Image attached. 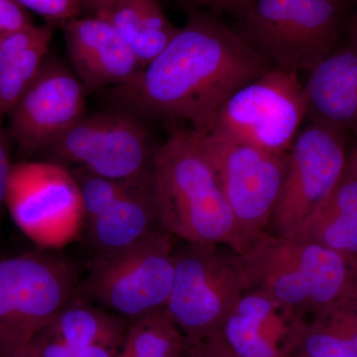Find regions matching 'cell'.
<instances>
[{"label": "cell", "mask_w": 357, "mask_h": 357, "mask_svg": "<svg viewBox=\"0 0 357 357\" xmlns=\"http://www.w3.org/2000/svg\"><path fill=\"white\" fill-rule=\"evenodd\" d=\"M294 357H357V302L351 296L301 319Z\"/></svg>", "instance_id": "22"}, {"label": "cell", "mask_w": 357, "mask_h": 357, "mask_svg": "<svg viewBox=\"0 0 357 357\" xmlns=\"http://www.w3.org/2000/svg\"><path fill=\"white\" fill-rule=\"evenodd\" d=\"M107 18L146 67L176 36L178 28L167 17L159 0H117Z\"/></svg>", "instance_id": "21"}, {"label": "cell", "mask_w": 357, "mask_h": 357, "mask_svg": "<svg viewBox=\"0 0 357 357\" xmlns=\"http://www.w3.org/2000/svg\"><path fill=\"white\" fill-rule=\"evenodd\" d=\"M24 9L53 22H68L79 16L83 0H14Z\"/></svg>", "instance_id": "25"}, {"label": "cell", "mask_w": 357, "mask_h": 357, "mask_svg": "<svg viewBox=\"0 0 357 357\" xmlns=\"http://www.w3.org/2000/svg\"><path fill=\"white\" fill-rule=\"evenodd\" d=\"M356 143H354V147H352L351 151L349 153L347 157V164L352 169L356 175L357 176V135Z\"/></svg>", "instance_id": "32"}, {"label": "cell", "mask_w": 357, "mask_h": 357, "mask_svg": "<svg viewBox=\"0 0 357 357\" xmlns=\"http://www.w3.org/2000/svg\"><path fill=\"white\" fill-rule=\"evenodd\" d=\"M218 244L187 243L174 250V275L165 309L185 342L218 332L246 291L236 253Z\"/></svg>", "instance_id": "7"}, {"label": "cell", "mask_w": 357, "mask_h": 357, "mask_svg": "<svg viewBox=\"0 0 357 357\" xmlns=\"http://www.w3.org/2000/svg\"><path fill=\"white\" fill-rule=\"evenodd\" d=\"M2 119H3L0 117V220L3 215L4 208L6 206L7 185H8L9 176L13 168L10 158H9L6 135L2 128Z\"/></svg>", "instance_id": "29"}, {"label": "cell", "mask_w": 357, "mask_h": 357, "mask_svg": "<svg viewBox=\"0 0 357 357\" xmlns=\"http://www.w3.org/2000/svg\"><path fill=\"white\" fill-rule=\"evenodd\" d=\"M236 255L246 291L265 293L302 318L323 311L351 293L349 262L307 239L263 230L246 241Z\"/></svg>", "instance_id": "3"}, {"label": "cell", "mask_w": 357, "mask_h": 357, "mask_svg": "<svg viewBox=\"0 0 357 357\" xmlns=\"http://www.w3.org/2000/svg\"><path fill=\"white\" fill-rule=\"evenodd\" d=\"M13 357H33V356L27 347L24 351L20 352V354H16V356H14Z\"/></svg>", "instance_id": "33"}, {"label": "cell", "mask_w": 357, "mask_h": 357, "mask_svg": "<svg viewBox=\"0 0 357 357\" xmlns=\"http://www.w3.org/2000/svg\"><path fill=\"white\" fill-rule=\"evenodd\" d=\"M86 86L57 59L45 58L9 112V132L20 151L46 150L84 115Z\"/></svg>", "instance_id": "13"}, {"label": "cell", "mask_w": 357, "mask_h": 357, "mask_svg": "<svg viewBox=\"0 0 357 357\" xmlns=\"http://www.w3.org/2000/svg\"><path fill=\"white\" fill-rule=\"evenodd\" d=\"M76 269L46 251L0 259V357L27 349L74 297Z\"/></svg>", "instance_id": "5"}, {"label": "cell", "mask_w": 357, "mask_h": 357, "mask_svg": "<svg viewBox=\"0 0 357 357\" xmlns=\"http://www.w3.org/2000/svg\"><path fill=\"white\" fill-rule=\"evenodd\" d=\"M273 68L236 29L191 9L165 49L114 96L136 114L185 121L204 134L230 96Z\"/></svg>", "instance_id": "1"}, {"label": "cell", "mask_w": 357, "mask_h": 357, "mask_svg": "<svg viewBox=\"0 0 357 357\" xmlns=\"http://www.w3.org/2000/svg\"><path fill=\"white\" fill-rule=\"evenodd\" d=\"M65 34L73 66L86 88L122 86L142 70L130 47L102 16L68 21Z\"/></svg>", "instance_id": "15"}, {"label": "cell", "mask_w": 357, "mask_h": 357, "mask_svg": "<svg viewBox=\"0 0 357 357\" xmlns=\"http://www.w3.org/2000/svg\"><path fill=\"white\" fill-rule=\"evenodd\" d=\"M198 135L236 220L237 253L269 225L283 191L289 151H270L217 133Z\"/></svg>", "instance_id": "8"}, {"label": "cell", "mask_w": 357, "mask_h": 357, "mask_svg": "<svg viewBox=\"0 0 357 357\" xmlns=\"http://www.w3.org/2000/svg\"><path fill=\"white\" fill-rule=\"evenodd\" d=\"M84 227L95 255L126 248L163 229L155 201L152 168L128 178L123 192L100 213L84 220Z\"/></svg>", "instance_id": "16"}, {"label": "cell", "mask_w": 357, "mask_h": 357, "mask_svg": "<svg viewBox=\"0 0 357 357\" xmlns=\"http://www.w3.org/2000/svg\"><path fill=\"white\" fill-rule=\"evenodd\" d=\"M116 1L117 0H83V4L84 7L98 15L109 10Z\"/></svg>", "instance_id": "30"}, {"label": "cell", "mask_w": 357, "mask_h": 357, "mask_svg": "<svg viewBox=\"0 0 357 357\" xmlns=\"http://www.w3.org/2000/svg\"><path fill=\"white\" fill-rule=\"evenodd\" d=\"M33 25L26 9L14 0H0V34L16 31Z\"/></svg>", "instance_id": "28"}, {"label": "cell", "mask_w": 357, "mask_h": 357, "mask_svg": "<svg viewBox=\"0 0 357 357\" xmlns=\"http://www.w3.org/2000/svg\"><path fill=\"white\" fill-rule=\"evenodd\" d=\"M301 319L266 294L248 290L218 332L238 357H294Z\"/></svg>", "instance_id": "14"}, {"label": "cell", "mask_w": 357, "mask_h": 357, "mask_svg": "<svg viewBox=\"0 0 357 357\" xmlns=\"http://www.w3.org/2000/svg\"><path fill=\"white\" fill-rule=\"evenodd\" d=\"M299 238L330 249L347 262L357 260V176L349 164Z\"/></svg>", "instance_id": "18"}, {"label": "cell", "mask_w": 357, "mask_h": 357, "mask_svg": "<svg viewBox=\"0 0 357 357\" xmlns=\"http://www.w3.org/2000/svg\"><path fill=\"white\" fill-rule=\"evenodd\" d=\"M349 264L351 265L352 272L351 289L349 296L357 302V260L349 262Z\"/></svg>", "instance_id": "31"}, {"label": "cell", "mask_w": 357, "mask_h": 357, "mask_svg": "<svg viewBox=\"0 0 357 357\" xmlns=\"http://www.w3.org/2000/svg\"><path fill=\"white\" fill-rule=\"evenodd\" d=\"M130 324L128 319L74 295L41 332L73 349L102 347L119 351Z\"/></svg>", "instance_id": "20"}, {"label": "cell", "mask_w": 357, "mask_h": 357, "mask_svg": "<svg viewBox=\"0 0 357 357\" xmlns=\"http://www.w3.org/2000/svg\"><path fill=\"white\" fill-rule=\"evenodd\" d=\"M170 236L160 229L126 248L95 255L75 297L131 321L165 309L174 275Z\"/></svg>", "instance_id": "4"}, {"label": "cell", "mask_w": 357, "mask_h": 357, "mask_svg": "<svg viewBox=\"0 0 357 357\" xmlns=\"http://www.w3.org/2000/svg\"><path fill=\"white\" fill-rule=\"evenodd\" d=\"M45 151L52 162L116 180L149 171L155 152L144 126L133 114L117 112L84 115Z\"/></svg>", "instance_id": "12"}, {"label": "cell", "mask_w": 357, "mask_h": 357, "mask_svg": "<svg viewBox=\"0 0 357 357\" xmlns=\"http://www.w3.org/2000/svg\"><path fill=\"white\" fill-rule=\"evenodd\" d=\"M152 176L162 229L187 243L227 244L236 252V220L198 133L174 129L155 150Z\"/></svg>", "instance_id": "2"}, {"label": "cell", "mask_w": 357, "mask_h": 357, "mask_svg": "<svg viewBox=\"0 0 357 357\" xmlns=\"http://www.w3.org/2000/svg\"><path fill=\"white\" fill-rule=\"evenodd\" d=\"M185 335L164 310L131 321L115 357H182Z\"/></svg>", "instance_id": "23"}, {"label": "cell", "mask_w": 357, "mask_h": 357, "mask_svg": "<svg viewBox=\"0 0 357 357\" xmlns=\"http://www.w3.org/2000/svg\"><path fill=\"white\" fill-rule=\"evenodd\" d=\"M6 206L16 225L43 249L63 248L77 238L84 227L76 178L56 162L13 165Z\"/></svg>", "instance_id": "10"}, {"label": "cell", "mask_w": 357, "mask_h": 357, "mask_svg": "<svg viewBox=\"0 0 357 357\" xmlns=\"http://www.w3.org/2000/svg\"><path fill=\"white\" fill-rule=\"evenodd\" d=\"M354 45H356L357 46V15H356V24H354Z\"/></svg>", "instance_id": "34"}, {"label": "cell", "mask_w": 357, "mask_h": 357, "mask_svg": "<svg viewBox=\"0 0 357 357\" xmlns=\"http://www.w3.org/2000/svg\"><path fill=\"white\" fill-rule=\"evenodd\" d=\"M28 349L33 357H115L119 351L102 347L73 349L42 332L33 338Z\"/></svg>", "instance_id": "24"}, {"label": "cell", "mask_w": 357, "mask_h": 357, "mask_svg": "<svg viewBox=\"0 0 357 357\" xmlns=\"http://www.w3.org/2000/svg\"><path fill=\"white\" fill-rule=\"evenodd\" d=\"M340 0H256L236 29L279 69L311 72L333 52Z\"/></svg>", "instance_id": "6"}, {"label": "cell", "mask_w": 357, "mask_h": 357, "mask_svg": "<svg viewBox=\"0 0 357 357\" xmlns=\"http://www.w3.org/2000/svg\"><path fill=\"white\" fill-rule=\"evenodd\" d=\"M340 1L342 2V3H344V2L345 1V0H340Z\"/></svg>", "instance_id": "35"}, {"label": "cell", "mask_w": 357, "mask_h": 357, "mask_svg": "<svg viewBox=\"0 0 357 357\" xmlns=\"http://www.w3.org/2000/svg\"><path fill=\"white\" fill-rule=\"evenodd\" d=\"M181 6L189 9L206 8L213 14L229 13L238 20L248 15L256 0H175Z\"/></svg>", "instance_id": "26"}, {"label": "cell", "mask_w": 357, "mask_h": 357, "mask_svg": "<svg viewBox=\"0 0 357 357\" xmlns=\"http://www.w3.org/2000/svg\"><path fill=\"white\" fill-rule=\"evenodd\" d=\"M304 91L312 123L357 135V46L326 56L310 72Z\"/></svg>", "instance_id": "17"}, {"label": "cell", "mask_w": 357, "mask_h": 357, "mask_svg": "<svg viewBox=\"0 0 357 357\" xmlns=\"http://www.w3.org/2000/svg\"><path fill=\"white\" fill-rule=\"evenodd\" d=\"M345 133L311 123L289 149L287 175L270 222L275 234L299 238L347 164Z\"/></svg>", "instance_id": "11"}, {"label": "cell", "mask_w": 357, "mask_h": 357, "mask_svg": "<svg viewBox=\"0 0 357 357\" xmlns=\"http://www.w3.org/2000/svg\"><path fill=\"white\" fill-rule=\"evenodd\" d=\"M185 354L189 357H238L218 332L187 342Z\"/></svg>", "instance_id": "27"}, {"label": "cell", "mask_w": 357, "mask_h": 357, "mask_svg": "<svg viewBox=\"0 0 357 357\" xmlns=\"http://www.w3.org/2000/svg\"><path fill=\"white\" fill-rule=\"evenodd\" d=\"M305 117L304 84L297 73L274 67L230 96L208 132L285 152L292 146Z\"/></svg>", "instance_id": "9"}, {"label": "cell", "mask_w": 357, "mask_h": 357, "mask_svg": "<svg viewBox=\"0 0 357 357\" xmlns=\"http://www.w3.org/2000/svg\"><path fill=\"white\" fill-rule=\"evenodd\" d=\"M50 25H31L0 34V117L9 114L47 57Z\"/></svg>", "instance_id": "19"}]
</instances>
